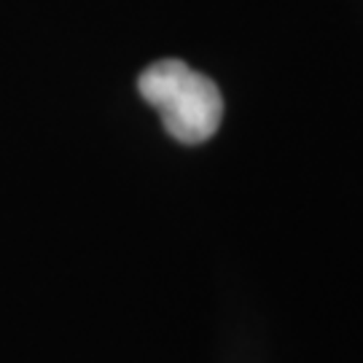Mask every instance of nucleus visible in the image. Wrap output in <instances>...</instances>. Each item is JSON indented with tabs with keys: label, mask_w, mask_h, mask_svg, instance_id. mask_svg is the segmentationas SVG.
Wrapping results in <instances>:
<instances>
[{
	"label": "nucleus",
	"mask_w": 363,
	"mask_h": 363,
	"mask_svg": "<svg viewBox=\"0 0 363 363\" xmlns=\"http://www.w3.org/2000/svg\"><path fill=\"white\" fill-rule=\"evenodd\" d=\"M138 89L159 111L164 130L186 145L210 140L223 118V97L208 76L181 60H159L138 78Z\"/></svg>",
	"instance_id": "obj_1"
}]
</instances>
